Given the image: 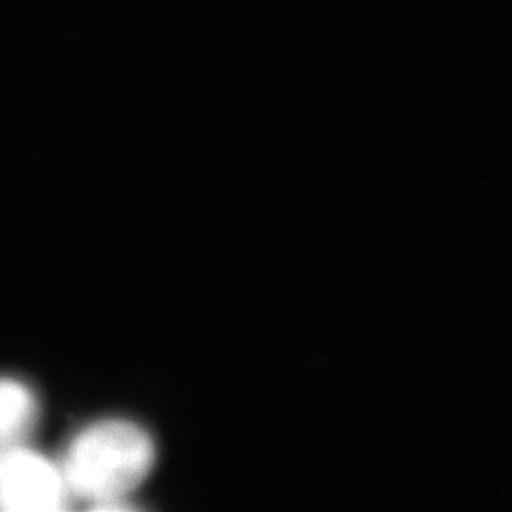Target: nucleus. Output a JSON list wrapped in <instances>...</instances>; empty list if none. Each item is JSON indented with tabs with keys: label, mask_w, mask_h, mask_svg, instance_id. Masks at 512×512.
Wrapping results in <instances>:
<instances>
[{
	"label": "nucleus",
	"mask_w": 512,
	"mask_h": 512,
	"mask_svg": "<svg viewBox=\"0 0 512 512\" xmlns=\"http://www.w3.org/2000/svg\"><path fill=\"white\" fill-rule=\"evenodd\" d=\"M58 463L73 499L100 511L131 509L126 498L150 474L155 443L133 421L110 418L78 431Z\"/></svg>",
	"instance_id": "obj_1"
},
{
	"label": "nucleus",
	"mask_w": 512,
	"mask_h": 512,
	"mask_svg": "<svg viewBox=\"0 0 512 512\" xmlns=\"http://www.w3.org/2000/svg\"><path fill=\"white\" fill-rule=\"evenodd\" d=\"M39 420L34 392L15 378L0 377V456L27 445Z\"/></svg>",
	"instance_id": "obj_3"
},
{
	"label": "nucleus",
	"mask_w": 512,
	"mask_h": 512,
	"mask_svg": "<svg viewBox=\"0 0 512 512\" xmlns=\"http://www.w3.org/2000/svg\"><path fill=\"white\" fill-rule=\"evenodd\" d=\"M72 499L60 463L27 445L0 456V509L62 511Z\"/></svg>",
	"instance_id": "obj_2"
}]
</instances>
